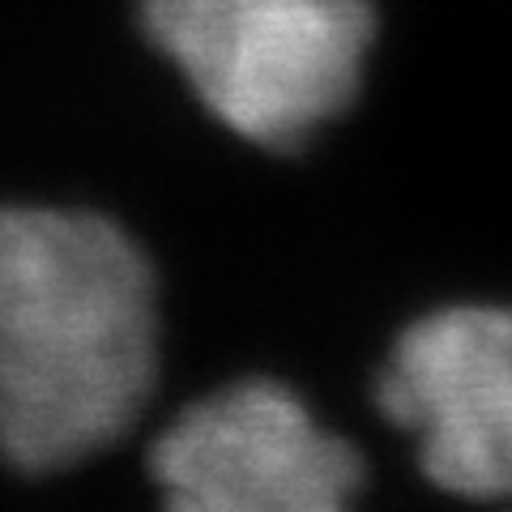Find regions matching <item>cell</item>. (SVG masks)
Returning <instances> with one entry per match:
<instances>
[{"instance_id": "cell-3", "label": "cell", "mask_w": 512, "mask_h": 512, "mask_svg": "<svg viewBox=\"0 0 512 512\" xmlns=\"http://www.w3.org/2000/svg\"><path fill=\"white\" fill-rule=\"evenodd\" d=\"M158 512H355L363 457L295 389L252 376L188 402L146 457Z\"/></svg>"}, {"instance_id": "cell-4", "label": "cell", "mask_w": 512, "mask_h": 512, "mask_svg": "<svg viewBox=\"0 0 512 512\" xmlns=\"http://www.w3.org/2000/svg\"><path fill=\"white\" fill-rule=\"evenodd\" d=\"M431 487L512 508V303H444L397 333L376 372Z\"/></svg>"}, {"instance_id": "cell-5", "label": "cell", "mask_w": 512, "mask_h": 512, "mask_svg": "<svg viewBox=\"0 0 512 512\" xmlns=\"http://www.w3.org/2000/svg\"><path fill=\"white\" fill-rule=\"evenodd\" d=\"M508 512H512V508H508Z\"/></svg>"}, {"instance_id": "cell-1", "label": "cell", "mask_w": 512, "mask_h": 512, "mask_svg": "<svg viewBox=\"0 0 512 512\" xmlns=\"http://www.w3.org/2000/svg\"><path fill=\"white\" fill-rule=\"evenodd\" d=\"M163 372L150 256L120 222L0 205V461L56 474L107 453Z\"/></svg>"}, {"instance_id": "cell-2", "label": "cell", "mask_w": 512, "mask_h": 512, "mask_svg": "<svg viewBox=\"0 0 512 512\" xmlns=\"http://www.w3.org/2000/svg\"><path fill=\"white\" fill-rule=\"evenodd\" d=\"M141 30L227 133L299 150L359 99L372 0H137Z\"/></svg>"}]
</instances>
